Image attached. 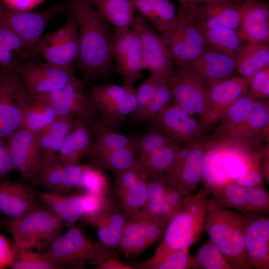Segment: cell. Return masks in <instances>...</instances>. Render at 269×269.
<instances>
[{"label":"cell","instance_id":"cell-64","mask_svg":"<svg viewBox=\"0 0 269 269\" xmlns=\"http://www.w3.org/2000/svg\"><path fill=\"white\" fill-rule=\"evenodd\" d=\"M2 75H2V73L1 71L0 70V79H1V78H2Z\"/></svg>","mask_w":269,"mask_h":269},{"label":"cell","instance_id":"cell-41","mask_svg":"<svg viewBox=\"0 0 269 269\" xmlns=\"http://www.w3.org/2000/svg\"><path fill=\"white\" fill-rule=\"evenodd\" d=\"M191 268L233 269L218 248L209 240L191 258Z\"/></svg>","mask_w":269,"mask_h":269},{"label":"cell","instance_id":"cell-26","mask_svg":"<svg viewBox=\"0 0 269 269\" xmlns=\"http://www.w3.org/2000/svg\"><path fill=\"white\" fill-rule=\"evenodd\" d=\"M90 122L87 118L76 119L75 125L66 135L57 153L64 163L77 164L84 156H90L94 146Z\"/></svg>","mask_w":269,"mask_h":269},{"label":"cell","instance_id":"cell-25","mask_svg":"<svg viewBox=\"0 0 269 269\" xmlns=\"http://www.w3.org/2000/svg\"><path fill=\"white\" fill-rule=\"evenodd\" d=\"M269 122L268 100L256 99L248 119L234 140L230 142L250 149H261L264 142H267Z\"/></svg>","mask_w":269,"mask_h":269},{"label":"cell","instance_id":"cell-27","mask_svg":"<svg viewBox=\"0 0 269 269\" xmlns=\"http://www.w3.org/2000/svg\"><path fill=\"white\" fill-rule=\"evenodd\" d=\"M21 113V127L40 133L58 117L46 102L29 92L24 85L19 92Z\"/></svg>","mask_w":269,"mask_h":269},{"label":"cell","instance_id":"cell-54","mask_svg":"<svg viewBox=\"0 0 269 269\" xmlns=\"http://www.w3.org/2000/svg\"><path fill=\"white\" fill-rule=\"evenodd\" d=\"M141 210L146 216L152 218L173 217L176 213L163 199L146 202Z\"/></svg>","mask_w":269,"mask_h":269},{"label":"cell","instance_id":"cell-16","mask_svg":"<svg viewBox=\"0 0 269 269\" xmlns=\"http://www.w3.org/2000/svg\"><path fill=\"white\" fill-rule=\"evenodd\" d=\"M158 129L185 146L204 135L199 120L175 103L153 121Z\"/></svg>","mask_w":269,"mask_h":269},{"label":"cell","instance_id":"cell-9","mask_svg":"<svg viewBox=\"0 0 269 269\" xmlns=\"http://www.w3.org/2000/svg\"><path fill=\"white\" fill-rule=\"evenodd\" d=\"M35 95L49 104L58 117L84 118L92 121L99 113L92 95L85 90L84 82L76 77L58 90Z\"/></svg>","mask_w":269,"mask_h":269},{"label":"cell","instance_id":"cell-20","mask_svg":"<svg viewBox=\"0 0 269 269\" xmlns=\"http://www.w3.org/2000/svg\"><path fill=\"white\" fill-rule=\"evenodd\" d=\"M174 103L189 113L198 115L205 113L208 104L207 87L179 68L168 81Z\"/></svg>","mask_w":269,"mask_h":269},{"label":"cell","instance_id":"cell-29","mask_svg":"<svg viewBox=\"0 0 269 269\" xmlns=\"http://www.w3.org/2000/svg\"><path fill=\"white\" fill-rule=\"evenodd\" d=\"M256 99L247 93L235 102L226 111L210 136L233 141L248 119Z\"/></svg>","mask_w":269,"mask_h":269},{"label":"cell","instance_id":"cell-61","mask_svg":"<svg viewBox=\"0 0 269 269\" xmlns=\"http://www.w3.org/2000/svg\"><path fill=\"white\" fill-rule=\"evenodd\" d=\"M97 268L99 269H136L135 266L124 263L115 258L114 257L106 260Z\"/></svg>","mask_w":269,"mask_h":269},{"label":"cell","instance_id":"cell-47","mask_svg":"<svg viewBox=\"0 0 269 269\" xmlns=\"http://www.w3.org/2000/svg\"><path fill=\"white\" fill-rule=\"evenodd\" d=\"M130 88L113 84L93 85L91 95L99 110L109 103L124 96Z\"/></svg>","mask_w":269,"mask_h":269},{"label":"cell","instance_id":"cell-15","mask_svg":"<svg viewBox=\"0 0 269 269\" xmlns=\"http://www.w3.org/2000/svg\"><path fill=\"white\" fill-rule=\"evenodd\" d=\"M40 132L19 128L6 140L13 170L30 181L37 172L40 161Z\"/></svg>","mask_w":269,"mask_h":269},{"label":"cell","instance_id":"cell-32","mask_svg":"<svg viewBox=\"0 0 269 269\" xmlns=\"http://www.w3.org/2000/svg\"><path fill=\"white\" fill-rule=\"evenodd\" d=\"M136 146L119 149L93 150L90 156L92 164L102 170H111L114 173L127 169L138 162Z\"/></svg>","mask_w":269,"mask_h":269},{"label":"cell","instance_id":"cell-58","mask_svg":"<svg viewBox=\"0 0 269 269\" xmlns=\"http://www.w3.org/2000/svg\"><path fill=\"white\" fill-rule=\"evenodd\" d=\"M185 196L169 184L165 192L163 200L177 213Z\"/></svg>","mask_w":269,"mask_h":269},{"label":"cell","instance_id":"cell-18","mask_svg":"<svg viewBox=\"0 0 269 269\" xmlns=\"http://www.w3.org/2000/svg\"><path fill=\"white\" fill-rule=\"evenodd\" d=\"M23 85L15 71L3 75L0 80V138L5 141L21 127L19 91Z\"/></svg>","mask_w":269,"mask_h":269},{"label":"cell","instance_id":"cell-40","mask_svg":"<svg viewBox=\"0 0 269 269\" xmlns=\"http://www.w3.org/2000/svg\"><path fill=\"white\" fill-rule=\"evenodd\" d=\"M147 177L144 173L135 186L118 197L126 221L140 211L146 202Z\"/></svg>","mask_w":269,"mask_h":269},{"label":"cell","instance_id":"cell-24","mask_svg":"<svg viewBox=\"0 0 269 269\" xmlns=\"http://www.w3.org/2000/svg\"><path fill=\"white\" fill-rule=\"evenodd\" d=\"M249 0L239 6L206 4L192 6L196 23L206 28H225L237 30Z\"/></svg>","mask_w":269,"mask_h":269},{"label":"cell","instance_id":"cell-13","mask_svg":"<svg viewBox=\"0 0 269 269\" xmlns=\"http://www.w3.org/2000/svg\"><path fill=\"white\" fill-rule=\"evenodd\" d=\"M112 54L116 61V70L122 76L124 86L134 87L143 68L140 38L132 27L127 30L114 31Z\"/></svg>","mask_w":269,"mask_h":269},{"label":"cell","instance_id":"cell-33","mask_svg":"<svg viewBox=\"0 0 269 269\" xmlns=\"http://www.w3.org/2000/svg\"><path fill=\"white\" fill-rule=\"evenodd\" d=\"M182 148L175 140L148 155L138 157V162L143 172L148 177L167 173L169 174Z\"/></svg>","mask_w":269,"mask_h":269},{"label":"cell","instance_id":"cell-2","mask_svg":"<svg viewBox=\"0 0 269 269\" xmlns=\"http://www.w3.org/2000/svg\"><path fill=\"white\" fill-rule=\"evenodd\" d=\"M246 215L208 200L203 231L233 269H254L244 245Z\"/></svg>","mask_w":269,"mask_h":269},{"label":"cell","instance_id":"cell-42","mask_svg":"<svg viewBox=\"0 0 269 269\" xmlns=\"http://www.w3.org/2000/svg\"><path fill=\"white\" fill-rule=\"evenodd\" d=\"M14 245V244H13ZM14 254L10 268L13 269H59L45 252L20 249L14 245Z\"/></svg>","mask_w":269,"mask_h":269},{"label":"cell","instance_id":"cell-51","mask_svg":"<svg viewBox=\"0 0 269 269\" xmlns=\"http://www.w3.org/2000/svg\"><path fill=\"white\" fill-rule=\"evenodd\" d=\"M169 184V175L167 173L148 176L147 180L146 202L163 199L165 192Z\"/></svg>","mask_w":269,"mask_h":269},{"label":"cell","instance_id":"cell-59","mask_svg":"<svg viewBox=\"0 0 269 269\" xmlns=\"http://www.w3.org/2000/svg\"><path fill=\"white\" fill-rule=\"evenodd\" d=\"M13 170L6 141L0 138V180Z\"/></svg>","mask_w":269,"mask_h":269},{"label":"cell","instance_id":"cell-63","mask_svg":"<svg viewBox=\"0 0 269 269\" xmlns=\"http://www.w3.org/2000/svg\"><path fill=\"white\" fill-rule=\"evenodd\" d=\"M235 5H240L243 2L242 0H223Z\"/></svg>","mask_w":269,"mask_h":269},{"label":"cell","instance_id":"cell-55","mask_svg":"<svg viewBox=\"0 0 269 269\" xmlns=\"http://www.w3.org/2000/svg\"><path fill=\"white\" fill-rule=\"evenodd\" d=\"M19 55H17L0 43V70L2 75L16 72Z\"/></svg>","mask_w":269,"mask_h":269},{"label":"cell","instance_id":"cell-23","mask_svg":"<svg viewBox=\"0 0 269 269\" xmlns=\"http://www.w3.org/2000/svg\"><path fill=\"white\" fill-rule=\"evenodd\" d=\"M36 194L43 205L59 217L69 227L88 213L87 193L57 194L48 192Z\"/></svg>","mask_w":269,"mask_h":269},{"label":"cell","instance_id":"cell-21","mask_svg":"<svg viewBox=\"0 0 269 269\" xmlns=\"http://www.w3.org/2000/svg\"><path fill=\"white\" fill-rule=\"evenodd\" d=\"M43 206L36 191L30 187L6 177L0 180V212L10 219Z\"/></svg>","mask_w":269,"mask_h":269},{"label":"cell","instance_id":"cell-8","mask_svg":"<svg viewBox=\"0 0 269 269\" xmlns=\"http://www.w3.org/2000/svg\"><path fill=\"white\" fill-rule=\"evenodd\" d=\"M86 164L68 165L57 153L40 156L38 170L30 180L33 185L40 186L47 192L68 194L78 191L82 173Z\"/></svg>","mask_w":269,"mask_h":269},{"label":"cell","instance_id":"cell-56","mask_svg":"<svg viewBox=\"0 0 269 269\" xmlns=\"http://www.w3.org/2000/svg\"><path fill=\"white\" fill-rule=\"evenodd\" d=\"M14 247L9 240L0 234V269L10 268L13 262Z\"/></svg>","mask_w":269,"mask_h":269},{"label":"cell","instance_id":"cell-7","mask_svg":"<svg viewBox=\"0 0 269 269\" xmlns=\"http://www.w3.org/2000/svg\"><path fill=\"white\" fill-rule=\"evenodd\" d=\"M132 27L140 38L143 70L168 83L174 61L162 38L141 15L135 16Z\"/></svg>","mask_w":269,"mask_h":269},{"label":"cell","instance_id":"cell-17","mask_svg":"<svg viewBox=\"0 0 269 269\" xmlns=\"http://www.w3.org/2000/svg\"><path fill=\"white\" fill-rule=\"evenodd\" d=\"M179 67L207 87L216 81L234 76L237 71L235 60L210 47Z\"/></svg>","mask_w":269,"mask_h":269},{"label":"cell","instance_id":"cell-39","mask_svg":"<svg viewBox=\"0 0 269 269\" xmlns=\"http://www.w3.org/2000/svg\"><path fill=\"white\" fill-rule=\"evenodd\" d=\"M90 125L94 139L93 150L119 149L137 145V138L117 133L95 121H91Z\"/></svg>","mask_w":269,"mask_h":269},{"label":"cell","instance_id":"cell-36","mask_svg":"<svg viewBox=\"0 0 269 269\" xmlns=\"http://www.w3.org/2000/svg\"><path fill=\"white\" fill-rule=\"evenodd\" d=\"M142 220L140 210L126 222L117 247L126 257L137 255L149 246L143 234Z\"/></svg>","mask_w":269,"mask_h":269},{"label":"cell","instance_id":"cell-45","mask_svg":"<svg viewBox=\"0 0 269 269\" xmlns=\"http://www.w3.org/2000/svg\"><path fill=\"white\" fill-rule=\"evenodd\" d=\"M158 19V31L162 37L175 27L177 18L175 8L168 0H149Z\"/></svg>","mask_w":269,"mask_h":269},{"label":"cell","instance_id":"cell-57","mask_svg":"<svg viewBox=\"0 0 269 269\" xmlns=\"http://www.w3.org/2000/svg\"><path fill=\"white\" fill-rule=\"evenodd\" d=\"M134 6L141 14L148 20L158 31L159 22L149 0H132Z\"/></svg>","mask_w":269,"mask_h":269},{"label":"cell","instance_id":"cell-48","mask_svg":"<svg viewBox=\"0 0 269 269\" xmlns=\"http://www.w3.org/2000/svg\"><path fill=\"white\" fill-rule=\"evenodd\" d=\"M173 140L174 139L159 129L149 132L137 139L136 148L138 157L153 153Z\"/></svg>","mask_w":269,"mask_h":269},{"label":"cell","instance_id":"cell-22","mask_svg":"<svg viewBox=\"0 0 269 269\" xmlns=\"http://www.w3.org/2000/svg\"><path fill=\"white\" fill-rule=\"evenodd\" d=\"M81 219L96 229L100 242L112 250L117 248L127 222L119 203L108 197L101 211Z\"/></svg>","mask_w":269,"mask_h":269},{"label":"cell","instance_id":"cell-1","mask_svg":"<svg viewBox=\"0 0 269 269\" xmlns=\"http://www.w3.org/2000/svg\"><path fill=\"white\" fill-rule=\"evenodd\" d=\"M67 11L76 19L79 29L80 54L77 66L85 78L106 76L113 59V35L107 21L90 0H69Z\"/></svg>","mask_w":269,"mask_h":269},{"label":"cell","instance_id":"cell-30","mask_svg":"<svg viewBox=\"0 0 269 269\" xmlns=\"http://www.w3.org/2000/svg\"><path fill=\"white\" fill-rule=\"evenodd\" d=\"M104 18L114 27V31L131 28L135 16L132 0H90Z\"/></svg>","mask_w":269,"mask_h":269},{"label":"cell","instance_id":"cell-38","mask_svg":"<svg viewBox=\"0 0 269 269\" xmlns=\"http://www.w3.org/2000/svg\"><path fill=\"white\" fill-rule=\"evenodd\" d=\"M136 106L135 89L131 88L125 95L99 110L102 125L112 130L118 128L127 116L132 114Z\"/></svg>","mask_w":269,"mask_h":269},{"label":"cell","instance_id":"cell-60","mask_svg":"<svg viewBox=\"0 0 269 269\" xmlns=\"http://www.w3.org/2000/svg\"><path fill=\"white\" fill-rule=\"evenodd\" d=\"M7 6L20 10L29 11L44 0H1Z\"/></svg>","mask_w":269,"mask_h":269},{"label":"cell","instance_id":"cell-53","mask_svg":"<svg viewBox=\"0 0 269 269\" xmlns=\"http://www.w3.org/2000/svg\"><path fill=\"white\" fill-rule=\"evenodd\" d=\"M0 43L17 55H19L27 47L24 41L8 28L0 26Z\"/></svg>","mask_w":269,"mask_h":269},{"label":"cell","instance_id":"cell-44","mask_svg":"<svg viewBox=\"0 0 269 269\" xmlns=\"http://www.w3.org/2000/svg\"><path fill=\"white\" fill-rule=\"evenodd\" d=\"M109 190V181L103 170L92 164H87L82 173L78 191L106 195H108Z\"/></svg>","mask_w":269,"mask_h":269},{"label":"cell","instance_id":"cell-62","mask_svg":"<svg viewBox=\"0 0 269 269\" xmlns=\"http://www.w3.org/2000/svg\"><path fill=\"white\" fill-rule=\"evenodd\" d=\"M180 1L181 5L188 6H198L206 4H216L228 5H235L232 3L223 0H178Z\"/></svg>","mask_w":269,"mask_h":269},{"label":"cell","instance_id":"cell-49","mask_svg":"<svg viewBox=\"0 0 269 269\" xmlns=\"http://www.w3.org/2000/svg\"><path fill=\"white\" fill-rule=\"evenodd\" d=\"M143 215L142 232L150 246L159 240L164 234L167 227L172 217L152 218Z\"/></svg>","mask_w":269,"mask_h":269},{"label":"cell","instance_id":"cell-34","mask_svg":"<svg viewBox=\"0 0 269 269\" xmlns=\"http://www.w3.org/2000/svg\"><path fill=\"white\" fill-rule=\"evenodd\" d=\"M191 258L189 249L174 250L160 244L151 257L135 266L139 269H188Z\"/></svg>","mask_w":269,"mask_h":269},{"label":"cell","instance_id":"cell-50","mask_svg":"<svg viewBox=\"0 0 269 269\" xmlns=\"http://www.w3.org/2000/svg\"><path fill=\"white\" fill-rule=\"evenodd\" d=\"M144 173L138 162L131 168L114 173V193L119 197L135 186Z\"/></svg>","mask_w":269,"mask_h":269},{"label":"cell","instance_id":"cell-37","mask_svg":"<svg viewBox=\"0 0 269 269\" xmlns=\"http://www.w3.org/2000/svg\"><path fill=\"white\" fill-rule=\"evenodd\" d=\"M76 119L57 117L40 132V156L58 153L66 135L75 124Z\"/></svg>","mask_w":269,"mask_h":269},{"label":"cell","instance_id":"cell-31","mask_svg":"<svg viewBox=\"0 0 269 269\" xmlns=\"http://www.w3.org/2000/svg\"><path fill=\"white\" fill-rule=\"evenodd\" d=\"M236 70L249 80L269 66V47L264 42H248L243 46L236 59Z\"/></svg>","mask_w":269,"mask_h":269},{"label":"cell","instance_id":"cell-10","mask_svg":"<svg viewBox=\"0 0 269 269\" xmlns=\"http://www.w3.org/2000/svg\"><path fill=\"white\" fill-rule=\"evenodd\" d=\"M15 71L27 90L34 95L58 90L76 78L72 67H60L46 61H22L20 56Z\"/></svg>","mask_w":269,"mask_h":269},{"label":"cell","instance_id":"cell-4","mask_svg":"<svg viewBox=\"0 0 269 269\" xmlns=\"http://www.w3.org/2000/svg\"><path fill=\"white\" fill-rule=\"evenodd\" d=\"M210 193V189L204 185L196 193L184 197L180 209L167 227L161 245L174 250H187L200 239Z\"/></svg>","mask_w":269,"mask_h":269},{"label":"cell","instance_id":"cell-52","mask_svg":"<svg viewBox=\"0 0 269 269\" xmlns=\"http://www.w3.org/2000/svg\"><path fill=\"white\" fill-rule=\"evenodd\" d=\"M248 93L256 99L268 100L269 97V66L255 75L249 82Z\"/></svg>","mask_w":269,"mask_h":269},{"label":"cell","instance_id":"cell-6","mask_svg":"<svg viewBox=\"0 0 269 269\" xmlns=\"http://www.w3.org/2000/svg\"><path fill=\"white\" fill-rule=\"evenodd\" d=\"M67 1L57 3L49 9L32 12L11 8L0 1V26L19 36L32 51L41 38L47 24L56 14L67 11Z\"/></svg>","mask_w":269,"mask_h":269},{"label":"cell","instance_id":"cell-11","mask_svg":"<svg viewBox=\"0 0 269 269\" xmlns=\"http://www.w3.org/2000/svg\"><path fill=\"white\" fill-rule=\"evenodd\" d=\"M250 80L242 76H231L216 81L208 87V104L199 119L204 135L220 121L228 109L248 92Z\"/></svg>","mask_w":269,"mask_h":269},{"label":"cell","instance_id":"cell-5","mask_svg":"<svg viewBox=\"0 0 269 269\" xmlns=\"http://www.w3.org/2000/svg\"><path fill=\"white\" fill-rule=\"evenodd\" d=\"M64 222L44 206L15 219L7 227L17 248L45 250L61 234Z\"/></svg>","mask_w":269,"mask_h":269},{"label":"cell","instance_id":"cell-14","mask_svg":"<svg viewBox=\"0 0 269 269\" xmlns=\"http://www.w3.org/2000/svg\"><path fill=\"white\" fill-rule=\"evenodd\" d=\"M210 200L218 206L242 212H269V194L264 188H251L230 182L210 190Z\"/></svg>","mask_w":269,"mask_h":269},{"label":"cell","instance_id":"cell-3","mask_svg":"<svg viewBox=\"0 0 269 269\" xmlns=\"http://www.w3.org/2000/svg\"><path fill=\"white\" fill-rule=\"evenodd\" d=\"M113 250L101 242L87 237L76 225L60 234L45 250L51 261L60 269L84 267L85 264L97 268L114 257Z\"/></svg>","mask_w":269,"mask_h":269},{"label":"cell","instance_id":"cell-19","mask_svg":"<svg viewBox=\"0 0 269 269\" xmlns=\"http://www.w3.org/2000/svg\"><path fill=\"white\" fill-rule=\"evenodd\" d=\"M249 213L245 215L247 221L244 230L246 254L254 269H269V216L262 213Z\"/></svg>","mask_w":269,"mask_h":269},{"label":"cell","instance_id":"cell-46","mask_svg":"<svg viewBox=\"0 0 269 269\" xmlns=\"http://www.w3.org/2000/svg\"><path fill=\"white\" fill-rule=\"evenodd\" d=\"M160 81L163 80L150 74L135 90L136 106L132 113L135 121H140L144 111L153 97L155 88Z\"/></svg>","mask_w":269,"mask_h":269},{"label":"cell","instance_id":"cell-43","mask_svg":"<svg viewBox=\"0 0 269 269\" xmlns=\"http://www.w3.org/2000/svg\"><path fill=\"white\" fill-rule=\"evenodd\" d=\"M174 103L171 89L167 82L160 81L157 84L153 97L144 111L141 121H153L163 111Z\"/></svg>","mask_w":269,"mask_h":269},{"label":"cell","instance_id":"cell-28","mask_svg":"<svg viewBox=\"0 0 269 269\" xmlns=\"http://www.w3.org/2000/svg\"><path fill=\"white\" fill-rule=\"evenodd\" d=\"M238 33L248 42H268L269 40V10L262 2L249 0L242 18Z\"/></svg>","mask_w":269,"mask_h":269},{"label":"cell","instance_id":"cell-35","mask_svg":"<svg viewBox=\"0 0 269 269\" xmlns=\"http://www.w3.org/2000/svg\"><path fill=\"white\" fill-rule=\"evenodd\" d=\"M197 25L209 47L236 60L243 46L242 39L237 30L225 28H206Z\"/></svg>","mask_w":269,"mask_h":269},{"label":"cell","instance_id":"cell-12","mask_svg":"<svg viewBox=\"0 0 269 269\" xmlns=\"http://www.w3.org/2000/svg\"><path fill=\"white\" fill-rule=\"evenodd\" d=\"M204 136L182 147L169 174V183L184 195L197 190L202 178Z\"/></svg>","mask_w":269,"mask_h":269}]
</instances>
